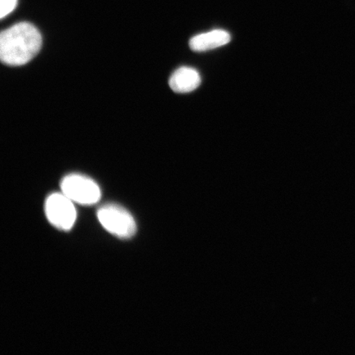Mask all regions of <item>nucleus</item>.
<instances>
[{
	"label": "nucleus",
	"mask_w": 355,
	"mask_h": 355,
	"mask_svg": "<svg viewBox=\"0 0 355 355\" xmlns=\"http://www.w3.org/2000/svg\"><path fill=\"white\" fill-rule=\"evenodd\" d=\"M42 46L37 28L29 22H19L0 35V59L7 65H24L38 54Z\"/></svg>",
	"instance_id": "1"
},
{
	"label": "nucleus",
	"mask_w": 355,
	"mask_h": 355,
	"mask_svg": "<svg viewBox=\"0 0 355 355\" xmlns=\"http://www.w3.org/2000/svg\"><path fill=\"white\" fill-rule=\"evenodd\" d=\"M97 218L111 234L119 239H130L137 232L135 218L125 208L116 204H105L97 211Z\"/></svg>",
	"instance_id": "2"
},
{
	"label": "nucleus",
	"mask_w": 355,
	"mask_h": 355,
	"mask_svg": "<svg viewBox=\"0 0 355 355\" xmlns=\"http://www.w3.org/2000/svg\"><path fill=\"white\" fill-rule=\"evenodd\" d=\"M62 193L81 205H93L100 201L101 192L98 184L90 178L72 174L61 181Z\"/></svg>",
	"instance_id": "3"
},
{
	"label": "nucleus",
	"mask_w": 355,
	"mask_h": 355,
	"mask_svg": "<svg viewBox=\"0 0 355 355\" xmlns=\"http://www.w3.org/2000/svg\"><path fill=\"white\" fill-rule=\"evenodd\" d=\"M44 211L51 224L64 232L72 229L77 219V212L72 200L63 193L51 194L44 204Z\"/></svg>",
	"instance_id": "4"
},
{
	"label": "nucleus",
	"mask_w": 355,
	"mask_h": 355,
	"mask_svg": "<svg viewBox=\"0 0 355 355\" xmlns=\"http://www.w3.org/2000/svg\"><path fill=\"white\" fill-rule=\"evenodd\" d=\"M230 41L232 37L227 32L224 30H214L193 37L190 40L189 46L193 51L202 52L225 46Z\"/></svg>",
	"instance_id": "5"
},
{
	"label": "nucleus",
	"mask_w": 355,
	"mask_h": 355,
	"mask_svg": "<svg viewBox=\"0 0 355 355\" xmlns=\"http://www.w3.org/2000/svg\"><path fill=\"white\" fill-rule=\"evenodd\" d=\"M173 91L188 93L196 90L201 84V76L196 69L182 67L177 69L168 81Z\"/></svg>",
	"instance_id": "6"
},
{
	"label": "nucleus",
	"mask_w": 355,
	"mask_h": 355,
	"mask_svg": "<svg viewBox=\"0 0 355 355\" xmlns=\"http://www.w3.org/2000/svg\"><path fill=\"white\" fill-rule=\"evenodd\" d=\"M17 0H0V17L3 19L4 17L10 13L16 8Z\"/></svg>",
	"instance_id": "7"
}]
</instances>
